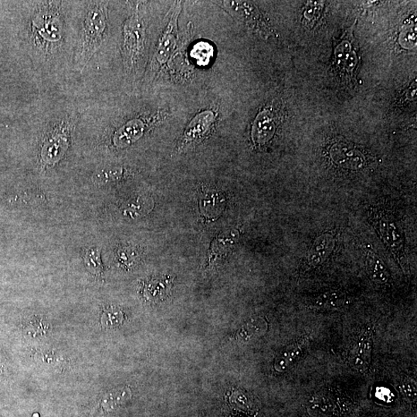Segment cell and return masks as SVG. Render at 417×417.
I'll return each mask as SVG.
<instances>
[{"instance_id":"6da1fadb","label":"cell","mask_w":417,"mask_h":417,"mask_svg":"<svg viewBox=\"0 0 417 417\" xmlns=\"http://www.w3.org/2000/svg\"><path fill=\"white\" fill-rule=\"evenodd\" d=\"M28 25L30 44L35 53L45 59L57 55L65 39L62 2H34Z\"/></svg>"},{"instance_id":"7a4b0ae2","label":"cell","mask_w":417,"mask_h":417,"mask_svg":"<svg viewBox=\"0 0 417 417\" xmlns=\"http://www.w3.org/2000/svg\"><path fill=\"white\" fill-rule=\"evenodd\" d=\"M108 29V2L91 1L83 16L75 69L82 72L98 52Z\"/></svg>"},{"instance_id":"3957f363","label":"cell","mask_w":417,"mask_h":417,"mask_svg":"<svg viewBox=\"0 0 417 417\" xmlns=\"http://www.w3.org/2000/svg\"><path fill=\"white\" fill-rule=\"evenodd\" d=\"M148 22L141 3L133 5L122 27V56L125 73L134 76L138 73L146 51Z\"/></svg>"},{"instance_id":"277c9868","label":"cell","mask_w":417,"mask_h":417,"mask_svg":"<svg viewBox=\"0 0 417 417\" xmlns=\"http://www.w3.org/2000/svg\"><path fill=\"white\" fill-rule=\"evenodd\" d=\"M181 12V2H176L170 8L166 25L161 33L144 75L146 83L155 81L176 53L178 44V22Z\"/></svg>"},{"instance_id":"5b68a950","label":"cell","mask_w":417,"mask_h":417,"mask_svg":"<svg viewBox=\"0 0 417 417\" xmlns=\"http://www.w3.org/2000/svg\"><path fill=\"white\" fill-rule=\"evenodd\" d=\"M74 127V120L70 116L57 119L47 127L39 153L42 166L54 167L62 160L70 147Z\"/></svg>"},{"instance_id":"8992f818","label":"cell","mask_w":417,"mask_h":417,"mask_svg":"<svg viewBox=\"0 0 417 417\" xmlns=\"http://www.w3.org/2000/svg\"><path fill=\"white\" fill-rule=\"evenodd\" d=\"M356 24L357 21L335 41L333 57L334 69L340 81L350 88L357 83L356 76L360 64L359 45L354 36Z\"/></svg>"},{"instance_id":"52a82bcc","label":"cell","mask_w":417,"mask_h":417,"mask_svg":"<svg viewBox=\"0 0 417 417\" xmlns=\"http://www.w3.org/2000/svg\"><path fill=\"white\" fill-rule=\"evenodd\" d=\"M372 223L377 231L392 252L397 261L404 266L405 261V240L401 224L393 212L386 210H377L372 214Z\"/></svg>"},{"instance_id":"ba28073f","label":"cell","mask_w":417,"mask_h":417,"mask_svg":"<svg viewBox=\"0 0 417 417\" xmlns=\"http://www.w3.org/2000/svg\"><path fill=\"white\" fill-rule=\"evenodd\" d=\"M166 113L157 110L154 113L134 117L119 126L113 135V143L118 149H125L139 140L153 127L164 121Z\"/></svg>"},{"instance_id":"9c48e42d","label":"cell","mask_w":417,"mask_h":417,"mask_svg":"<svg viewBox=\"0 0 417 417\" xmlns=\"http://www.w3.org/2000/svg\"><path fill=\"white\" fill-rule=\"evenodd\" d=\"M217 6L222 8L234 18L245 23L246 27L257 32L263 38H268L273 33L270 24L262 15L256 5L245 1H216Z\"/></svg>"},{"instance_id":"30bf717a","label":"cell","mask_w":417,"mask_h":417,"mask_svg":"<svg viewBox=\"0 0 417 417\" xmlns=\"http://www.w3.org/2000/svg\"><path fill=\"white\" fill-rule=\"evenodd\" d=\"M218 114L215 109H205L195 115L186 125L177 144V151L182 152L205 138L217 122Z\"/></svg>"},{"instance_id":"8fae6325","label":"cell","mask_w":417,"mask_h":417,"mask_svg":"<svg viewBox=\"0 0 417 417\" xmlns=\"http://www.w3.org/2000/svg\"><path fill=\"white\" fill-rule=\"evenodd\" d=\"M329 154L337 167L348 171H359L367 163L362 151L348 142L339 140L331 144Z\"/></svg>"},{"instance_id":"7c38bea8","label":"cell","mask_w":417,"mask_h":417,"mask_svg":"<svg viewBox=\"0 0 417 417\" xmlns=\"http://www.w3.org/2000/svg\"><path fill=\"white\" fill-rule=\"evenodd\" d=\"M373 333L371 328H365L357 338L348 354V363L353 370L360 373L367 372L372 363Z\"/></svg>"},{"instance_id":"4fadbf2b","label":"cell","mask_w":417,"mask_h":417,"mask_svg":"<svg viewBox=\"0 0 417 417\" xmlns=\"http://www.w3.org/2000/svg\"><path fill=\"white\" fill-rule=\"evenodd\" d=\"M336 243V235L333 232L318 236L306 253V267L309 270L321 267L333 253Z\"/></svg>"},{"instance_id":"5bb4252c","label":"cell","mask_w":417,"mask_h":417,"mask_svg":"<svg viewBox=\"0 0 417 417\" xmlns=\"http://www.w3.org/2000/svg\"><path fill=\"white\" fill-rule=\"evenodd\" d=\"M278 125V117L270 108L261 110L254 119L251 137L257 146L262 147L273 139Z\"/></svg>"},{"instance_id":"9a60e30c","label":"cell","mask_w":417,"mask_h":417,"mask_svg":"<svg viewBox=\"0 0 417 417\" xmlns=\"http://www.w3.org/2000/svg\"><path fill=\"white\" fill-rule=\"evenodd\" d=\"M309 344V338L304 337L287 345L276 357L274 368L276 372L283 373L291 370L304 354Z\"/></svg>"},{"instance_id":"2e32d148","label":"cell","mask_w":417,"mask_h":417,"mask_svg":"<svg viewBox=\"0 0 417 417\" xmlns=\"http://www.w3.org/2000/svg\"><path fill=\"white\" fill-rule=\"evenodd\" d=\"M350 302L345 293L329 291L318 295L308 302V307L316 310H336L345 307Z\"/></svg>"},{"instance_id":"e0dca14e","label":"cell","mask_w":417,"mask_h":417,"mask_svg":"<svg viewBox=\"0 0 417 417\" xmlns=\"http://www.w3.org/2000/svg\"><path fill=\"white\" fill-rule=\"evenodd\" d=\"M226 199L216 190H202L200 207L202 214L209 219L216 218L224 209Z\"/></svg>"},{"instance_id":"ac0fdd59","label":"cell","mask_w":417,"mask_h":417,"mask_svg":"<svg viewBox=\"0 0 417 417\" xmlns=\"http://www.w3.org/2000/svg\"><path fill=\"white\" fill-rule=\"evenodd\" d=\"M365 267L367 273L372 280L379 285L389 284L391 276L387 267L375 252L368 251L365 255Z\"/></svg>"},{"instance_id":"d6986e66","label":"cell","mask_w":417,"mask_h":417,"mask_svg":"<svg viewBox=\"0 0 417 417\" xmlns=\"http://www.w3.org/2000/svg\"><path fill=\"white\" fill-rule=\"evenodd\" d=\"M172 282L169 277L153 278L144 287V295L153 302L164 301L171 291Z\"/></svg>"},{"instance_id":"ffe728a7","label":"cell","mask_w":417,"mask_h":417,"mask_svg":"<svg viewBox=\"0 0 417 417\" xmlns=\"http://www.w3.org/2000/svg\"><path fill=\"white\" fill-rule=\"evenodd\" d=\"M132 397L131 389L124 387L110 391L101 399V406L106 412H112L129 401Z\"/></svg>"},{"instance_id":"44dd1931","label":"cell","mask_w":417,"mask_h":417,"mask_svg":"<svg viewBox=\"0 0 417 417\" xmlns=\"http://www.w3.org/2000/svg\"><path fill=\"white\" fill-rule=\"evenodd\" d=\"M126 173V169L122 166H105L96 170L92 180L97 185H106L122 180Z\"/></svg>"},{"instance_id":"7402d4cb","label":"cell","mask_w":417,"mask_h":417,"mask_svg":"<svg viewBox=\"0 0 417 417\" xmlns=\"http://www.w3.org/2000/svg\"><path fill=\"white\" fill-rule=\"evenodd\" d=\"M268 329V323L265 319L256 318L246 321L238 331L237 336L241 341L248 343L253 338L265 335Z\"/></svg>"},{"instance_id":"603a6c76","label":"cell","mask_w":417,"mask_h":417,"mask_svg":"<svg viewBox=\"0 0 417 417\" xmlns=\"http://www.w3.org/2000/svg\"><path fill=\"white\" fill-rule=\"evenodd\" d=\"M125 316L122 309L115 305L107 306L101 316V325L106 329H114L120 326Z\"/></svg>"},{"instance_id":"cb8c5ba5","label":"cell","mask_w":417,"mask_h":417,"mask_svg":"<svg viewBox=\"0 0 417 417\" xmlns=\"http://www.w3.org/2000/svg\"><path fill=\"white\" fill-rule=\"evenodd\" d=\"M215 50L207 42H199L191 50V57L199 66L208 65L215 55Z\"/></svg>"},{"instance_id":"d4e9b609","label":"cell","mask_w":417,"mask_h":417,"mask_svg":"<svg viewBox=\"0 0 417 417\" xmlns=\"http://www.w3.org/2000/svg\"><path fill=\"white\" fill-rule=\"evenodd\" d=\"M85 267L95 275H100L103 271L101 259V251L97 248L89 249L84 258Z\"/></svg>"},{"instance_id":"484cf974","label":"cell","mask_w":417,"mask_h":417,"mask_svg":"<svg viewBox=\"0 0 417 417\" xmlns=\"http://www.w3.org/2000/svg\"><path fill=\"white\" fill-rule=\"evenodd\" d=\"M323 8H324V2H308L306 4L303 13L304 21L311 27L319 21Z\"/></svg>"},{"instance_id":"4316f807","label":"cell","mask_w":417,"mask_h":417,"mask_svg":"<svg viewBox=\"0 0 417 417\" xmlns=\"http://www.w3.org/2000/svg\"><path fill=\"white\" fill-rule=\"evenodd\" d=\"M118 258L126 266H134L139 260V255L134 249L125 248L118 252Z\"/></svg>"},{"instance_id":"83f0119b","label":"cell","mask_w":417,"mask_h":417,"mask_svg":"<svg viewBox=\"0 0 417 417\" xmlns=\"http://www.w3.org/2000/svg\"><path fill=\"white\" fill-rule=\"evenodd\" d=\"M401 390L404 395L413 401L416 399V382L411 378H406L401 385Z\"/></svg>"},{"instance_id":"f1b7e54d","label":"cell","mask_w":417,"mask_h":417,"mask_svg":"<svg viewBox=\"0 0 417 417\" xmlns=\"http://www.w3.org/2000/svg\"><path fill=\"white\" fill-rule=\"evenodd\" d=\"M416 99V79H415L410 86L408 87L403 93V96L399 100L401 103H410V102L414 101Z\"/></svg>"}]
</instances>
